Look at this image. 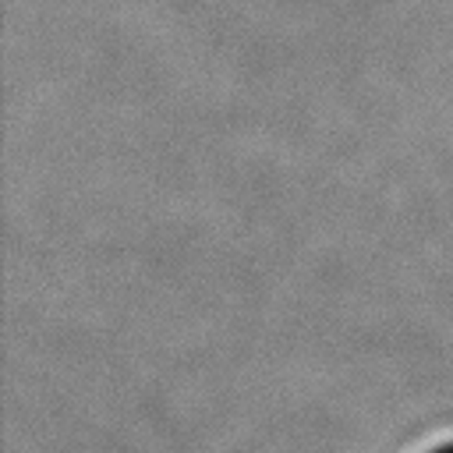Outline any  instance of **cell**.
Here are the masks:
<instances>
[{"label": "cell", "instance_id": "cell-1", "mask_svg": "<svg viewBox=\"0 0 453 453\" xmlns=\"http://www.w3.org/2000/svg\"><path fill=\"white\" fill-rule=\"evenodd\" d=\"M435 453H453V446H446V449H435Z\"/></svg>", "mask_w": 453, "mask_h": 453}]
</instances>
